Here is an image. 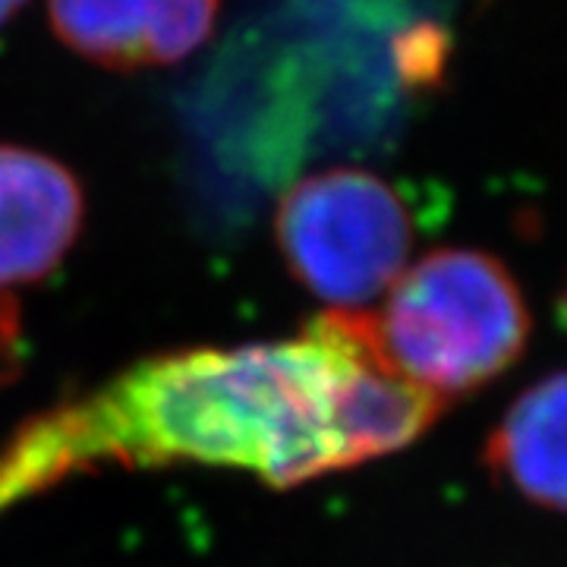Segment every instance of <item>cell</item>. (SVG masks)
I'll return each instance as SVG.
<instances>
[{
  "label": "cell",
  "mask_w": 567,
  "mask_h": 567,
  "mask_svg": "<svg viewBox=\"0 0 567 567\" xmlns=\"http://www.w3.org/2000/svg\"><path fill=\"white\" fill-rule=\"evenodd\" d=\"M25 344H22L20 303L10 290H0V388L20 379Z\"/></svg>",
  "instance_id": "cell-8"
},
{
  "label": "cell",
  "mask_w": 567,
  "mask_h": 567,
  "mask_svg": "<svg viewBox=\"0 0 567 567\" xmlns=\"http://www.w3.org/2000/svg\"><path fill=\"white\" fill-rule=\"evenodd\" d=\"M284 265L331 309H365L410 262L413 218L382 177L334 167L293 183L275 215Z\"/></svg>",
  "instance_id": "cell-3"
},
{
  "label": "cell",
  "mask_w": 567,
  "mask_h": 567,
  "mask_svg": "<svg viewBox=\"0 0 567 567\" xmlns=\"http://www.w3.org/2000/svg\"><path fill=\"white\" fill-rule=\"evenodd\" d=\"M221 0H48L61 44L104 70L171 66L215 32Z\"/></svg>",
  "instance_id": "cell-4"
},
{
  "label": "cell",
  "mask_w": 567,
  "mask_h": 567,
  "mask_svg": "<svg viewBox=\"0 0 567 567\" xmlns=\"http://www.w3.org/2000/svg\"><path fill=\"white\" fill-rule=\"evenodd\" d=\"M447 404L388 363L369 309L293 341L145 357L0 442V514L104 466H237L287 488L398 454Z\"/></svg>",
  "instance_id": "cell-1"
},
{
  "label": "cell",
  "mask_w": 567,
  "mask_h": 567,
  "mask_svg": "<svg viewBox=\"0 0 567 567\" xmlns=\"http://www.w3.org/2000/svg\"><path fill=\"white\" fill-rule=\"evenodd\" d=\"M372 322L388 363L447 404L520 363L533 334L511 268L464 246L432 249L406 265Z\"/></svg>",
  "instance_id": "cell-2"
},
{
  "label": "cell",
  "mask_w": 567,
  "mask_h": 567,
  "mask_svg": "<svg viewBox=\"0 0 567 567\" xmlns=\"http://www.w3.org/2000/svg\"><path fill=\"white\" fill-rule=\"evenodd\" d=\"M483 464L529 505L567 514V372L524 388L488 432Z\"/></svg>",
  "instance_id": "cell-6"
},
{
  "label": "cell",
  "mask_w": 567,
  "mask_h": 567,
  "mask_svg": "<svg viewBox=\"0 0 567 567\" xmlns=\"http://www.w3.org/2000/svg\"><path fill=\"white\" fill-rule=\"evenodd\" d=\"M82 224L85 193L66 164L0 145V290L48 278L76 246Z\"/></svg>",
  "instance_id": "cell-5"
},
{
  "label": "cell",
  "mask_w": 567,
  "mask_h": 567,
  "mask_svg": "<svg viewBox=\"0 0 567 567\" xmlns=\"http://www.w3.org/2000/svg\"><path fill=\"white\" fill-rule=\"evenodd\" d=\"M391 61L410 89H432L442 82L451 61V35L439 22H416L394 39Z\"/></svg>",
  "instance_id": "cell-7"
},
{
  "label": "cell",
  "mask_w": 567,
  "mask_h": 567,
  "mask_svg": "<svg viewBox=\"0 0 567 567\" xmlns=\"http://www.w3.org/2000/svg\"><path fill=\"white\" fill-rule=\"evenodd\" d=\"M561 319L567 324V281H565V290H561Z\"/></svg>",
  "instance_id": "cell-10"
},
{
  "label": "cell",
  "mask_w": 567,
  "mask_h": 567,
  "mask_svg": "<svg viewBox=\"0 0 567 567\" xmlns=\"http://www.w3.org/2000/svg\"><path fill=\"white\" fill-rule=\"evenodd\" d=\"M22 3H25V0H0V25L13 20L22 10Z\"/></svg>",
  "instance_id": "cell-9"
}]
</instances>
